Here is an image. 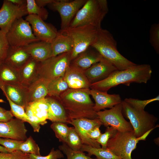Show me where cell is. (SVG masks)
Here are the masks:
<instances>
[{
    "label": "cell",
    "instance_id": "47",
    "mask_svg": "<svg viewBox=\"0 0 159 159\" xmlns=\"http://www.w3.org/2000/svg\"><path fill=\"white\" fill-rule=\"evenodd\" d=\"M14 4L17 6H22L26 4V0H9Z\"/></svg>",
    "mask_w": 159,
    "mask_h": 159
},
{
    "label": "cell",
    "instance_id": "2",
    "mask_svg": "<svg viewBox=\"0 0 159 159\" xmlns=\"http://www.w3.org/2000/svg\"><path fill=\"white\" fill-rule=\"evenodd\" d=\"M152 73L150 65L137 64L127 69L115 71L105 79L91 84L90 88L107 92L111 88L120 84L129 86L132 82L146 83L150 79Z\"/></svg>",
    "mask_w": 159,
    "mask_h": 159
},
{
    "label": "cell",
    "instance_id": "48",
    "mask_svg": "<svg viewBox=\"0 0 159 159\" xmlns=\"http://www.w3.org/2000/svg\"><path fill=\"white\" fill-rule=\"evenodd\" d=\"M0 152L3 153H9L7 149L2 146L0 145Z\"/></svg>",
    "mask_w": 159,
    "mask_h": 159
},
{
    "label": "cell",
    "instance_id": "38",
    "mask_svg": "<svg viewBox=\"0 0 159 159\" xmlns=\"http://www.w3.org/2000/svg\"><path fill=\"white\" fill-rule=\"evenodd\" d=\"M159 100V95L155 97L145 100H140L131 98H126L124 100L134 108L139 110H144L145 107L148 104L152 102Z\"/></svg>",
    "mask_w": 159,
    "mask_h": 159
},
{
    "label": "cell",
    "instance_id": "18",
    "mask_svg": "<svg viewBox=\"0 0 159 159\" xmlns=\"http://www.w3.org/2000/svg\"><path fill=\"white\" fill-rule=\"evenodd\" d=\"M24 110L31 122L35 125L40 126L47 123L49 106L45 98L29 103Z\"/></svg>",
    "mask_w": 159,
    "mask_h": 159
},
{
    "label": "cell",
    "instance_id": "30",
    "mask_svg": "<svg viewBox=\"0 0 159 159\" xmlns=\"http://www.w3.org/2000/svg\"><path fill=\"white\" fill-rule=\"evenodd\" d=\"M80 151L87 152V155L90 157L95 155L96 159H121L107 148H96L83 144Z\"/></svg>",
    "mask_w": 159,
    "mask_h": 159
},
{
    "label": "cell",
    "instance_id": "45",
    "mask_svg": "<svg viewBox=\"0 0 159 159\" xmlns=\"http://www.w3.org/2000/svg\"><path fill=\"white\" fill-rule=\"evenodd\" d=\"M13 117L10 110L0 111V122L8 121L13 118Z\"/></svg>",
    "mask_w": 159,
    "mask_h": 159
},
{
    "label": "cell",
    "instance_id": "42",
    "mask_svg": "<svg viewBox=\"0 0 159 159\" xmlns=\"http://www.w3.org/2000/svg\"><path fill=\"white\" fill-rule=\"evenodd\" d=\"M0 159H30L29 154L16 150L11 153L0 152Z\"/></svg>",
    "mask_w": 159,
    "mask_h": 159
},
{
    "label": "cell",
    "instance_id": "26",
    "mask_svg": "<svg viewBox=\"0 0 159 159\" xmlns=\"http://www.w3.org/2000/svg\"><path fill=\"white\" fill-rule=\"evenodd\" d=\"M51 44L52 52V56L71 52L73 48V43L71 38L59 31L58 32Z\"/></svg>",
    "mask_w": 159,
    "mask_h": 159
},
{
    "label": "cell",
    "instance_id": "17",
    "mask_svg": "<svg viewBox=\"0 0 159 159\" xmlns=\"http://www.w3.org/2000/svg\"><path fill=\"white\" fill-rule=\"evenodd\" d=\"M0 88L5 96L24 109L30 102L28 88L20 83L4 85Z\"/></svg>",
    "mask_w": 159,
    "mask_h": 159
},
{
    "label": "cell",
    "instance_id": "33",
    "mask_svg": "<svg viewBox=\"0 0 159 159\" xmlns=\"http://www.w3.org/2000/svg\"><path fill=\"white\" fill-rule=\"evenodd\" d=\"M66 144L70 148L74 150L80 151L83 144L74 127H70Z\"/></svg>",
    "mask_w": 159,
    "mask_h": 159
},
{
    "label": "cell",
    "instance_id": "10",
    "mask_svg": "<svg viewBox=\"0 0 159 159\" xmlns=\"http://www.w3.org/2000/svg\"><path fill=\"white\" fill-rule=\"evenodd\" d=\"M122 102L109 110H105L96 112L98 118L102 125L115 128L120 132H126L133 130L130 122L125 118L122 113Z\"/></svg>",
    "mask_w": 159,
    "mask_h": 159
},
{
    "label": "cell",
    "instance_id": "1",
    "mask_svg": "<svg viewBox=\"0 0 159 159\" xmlns=\"http://www.w3.org/2000/svg\"><path fill=\"white\" fill-rule=\"evenodd\" d=\"M90 90L69 88L56 98L62 105L70 121L82 118H98L93 110L94 104L90 97Z\"/></svg>",
    "mask_w": 159,
    "mask_h": 159
},
{
    "label": "cell",
    "instance_id": "19",
    "mask_svg": "<svg viewBox=\"0 0 159 159\" xmlns=\"http://www.w3.org/2000/svg\"><path fill=\"white\" fill-rule=\"evenodd\" d=\"M64 77L69 89H90L91 84L85 71L71 64L67 67Z\"/></svg>",
    "mask_w": 159,
    "mask_h": 159
},
{
    "label": "cell",
    "instance_id": "15",
    "mask_svg": "<svg viewBox=\"0 0 159 159\" xmlns=\"http://www.w3.org/2000/svg\"><path fill=\"white\" fill-rule=\"evenodd\" d=\"M73 125L80 137L83 144L90 145L93 147L100 148V145L96 140L90 138L88 136L89 132L98 125H102L98 118L90 119L82 118L74 119L69 122Z\"/></svg>",
    "mask_w": 159,
    "mask_h": 159
},
{
    "label": "cell",
    "instance_id": "46",
    "mask_svg": "<svg viewBox=\"0 0 159 159\" xmlns=\"http://www.w3.org/2000/svg\"><path fill=\"white\" fill-rule=\"evenodd\" d=\"M54 0H35L37 4L39 7H44L47 5H49L53 2Z\"/></svg>",
    "mask_w": 159,
    "mask_h": 159
},
{
    "label": "cell",
    "instance_id": "14",
    "mask_svg": "<svg viewBox=\"0 0 159 159\" xmlns=\"http://www.w3.org/2000/svg\"><path fill=\"white\" fill-rule=\"evenodd\" d=\"M27 132L24 122L19 119L0 122V138L24 141L27 138Z\"/></svg>",
    "mask_w": 159,
    "mask_h": 159
},
{
    "label": "cell",
    "instance_id": "3",
    "mask_svg": "<svg viewBox=\"0 0 159 159\" xmlns=\"http://www.w3.org/2000/svg\"><path fill=\"white\" fill-rule=\"evenodd\" d=\"M117 44L109 31L101 28L99 29L95 41L91 47L111 63L117 70H125L136 65L137 64L120 54L117 50Z\"/></svg>",
    "mask_w": 159,
    "mask_h": 159
},
{
    "label": "cell",
    "instance_id": "13",
    "mask_svg": "<svg viewBox=\"0 0 159 159\" xmlns=\"http://www.w3.org/2000/svg\"><path fill=\"white\" fill-rule=\"evenodd\" d=\"M25 20L31 25L34 35L40 41L51 43L57 34L58 31L54 27L37 15L28 14Z\"/></svg>",
    "mask_w": 159,
    "mask_h": 159
},
{
    "label": "cell",
    "instance_id": "28",
    "mask_svg": "<svg viewBox=\"0 0 159 159\" xmlns=\"http://www.w3.org/2000/svg\"><path fill=\"white\" fill-rule=\"evenodd\" d=\"M0 87L5 84L20 83L18 71L4 62L1 63L0 64Z\"/></svg>",
    "mask_w": 159,
    "mask_h": 159
},
{
    "label": "cell",
    "instance_id": "12",
    "mask_svg": "<svg viewBox=\"0 0 159 159\" xmlns=\"http://www.w3.org/2000/svg\"><path fill=\"white\" fill-rule=\"evenodd\" d=\"M28 15L26 4L16 5L9 0H4L0 9V29L5 33L17 19Z\"/></svg>",
    "mask_w": 159,
    "mask_h": 159
},
{
    "label": "cell",
    "instance_id": "11",
    "mask_svg": "<svg viewBox=\"0 0 159 159\" xmlns=\"http://www.w3.org/2000/svg\"><path fill=\"white\" fill-rule=\"evenodd\" d=\"M87 0H54L49 4L51 8L57 11L61 19L62 31L68 28L78 11L83 6Z\"/></svg>",
    "mask_w": 159,
    "mask_h": 159
},
{
    "label": "cell",
    "instance_id": "41",
    "mask_svg": "<svg viewBox=\"0 0 159 159\" xmlns=\"http://www.w3.org/2000/svg\"><path fill=\"white\" fill-rule=\"evenodd\" d=\"M23 141L9 138H0V144L7 149L9 153L19 150L20 146Z\"/></svg>",
    "mask_w": 159,
    "mask_h": 159
},
{
    "label": "cell",
    "instance_id": "43",
    "mask_svg": "<svg viewBox=\"0 0 159 159\" xmlns=\"http://www.w3.org/2000/svg\"><path fill=\"white\" fill-rule=\"evenodd\" d=\"M30 159H59L64 158L62 152L59 149L55 150L54 148L51 150L49 154L46 156L37 155L29 154Z\"/></svg>",
    "mask_w": 159,
    "mask_h": 159
},
{
    "label": "cell",
    "instance_id": "39",
    "mask_svg": "<svg viewBox=\"0 0 159 159\" xmlns=\"http://www.w3.org/2000/svg\"><path fill=\"white\" fill-rule=\"evenodd\" d=\"M10 47L6 34L0 29V64L4 62Z\"/></svg>",
    "mask_w": 159,
    "mask_h": 159
},
{
    "label": "cell",
    "instance_id": "20",
    "mask_svg": "<svg viewBox=\"0 0 159 159\" xmlns=\"http://www.w3.org/2000/svg\"><path fill=\"white\" fill-rule=\"evenodd\" d=\"M90 93L95 102L93 108L96 112L107 108L111 109L122 101L119 94H109L107 92L92 89H90Z\"/></svg>",
    "mask_w": 159,
    "mask_h": 159
},
{
    "label": "cell",
    "instance_id": "22",
    "mask_svg": "<svg viewBox=\"0 0 159 159\" xmlns=\"http://www.w3.org/2000/svg\"><path fill=\"white\" fill-rule=\"evenodd\" d=\"M39 62L32 57L19 70V76L20 83L28 88L39 78Z\"/></svg>",
    "mask_w": 159,
    "mask_h": 159
},
{
    "label": "cell",
    "instance_id": "23",
    "mask_svg": "<svg viewBox=\"0 0 159 159\" xmlns=\"http://www.w3.org/2000/svg\"><path fill=\"white\" fill-rule=\"evenodd\" d=\"M45 99L49 106L48 119L52 122L69 123L70 120L65 109L57 99L47 96Z\"/></svg>",
    "mask_w": 159,
    "mask_h": 159
},
{
    "label": "cell",
    "instance_id": "40",
    "mask_svg": "<svg viewBox=\"0 0 159 159\" xmlns=\"http://www.w3.org/2000/svg\"><path fill=\"white\" fill-rule=\"evenodd\" d=\"M117 131L114 128L108 126L106 127L105 132L102 133L96 140V141L102 146V148H107L109 140L113 137L117 133Z\"/></svg>",
    "mask_w": 159,
    "mask_h": 159
},
{
    "label": "cell",
    "instance_id": "7",
    "mask_svg": "<svg viewBox=\"0 0 159 159\" xmlns=\"http://www.w3.org/2000/svg\"><path fill=\"white\" fill-rule=\"evenodd\" d=\"M151 129L141 137L137 138L133 130L126 132L117 131L116 134L108 140L107 148L121 159H132V151L137 147L141 140H145Z\"/></svg>",
    "mask_w": 159,
    "mask_h": 159
},
{
    "label": "cell",
    "instance_id": "9",
    "mask_svg": "<svg viewBox=\"0 0 159 159\" xmlns=\"http://www.w3.org/2000/svg\"><path fill=\"white\" fill-rule=\"evenodd\" d=\"M6 36L11 47H23L40 41L34 35L29 24L22 18L14 21Z\"/></svg>",
    "mask_w": 159,
    "mask_h": 159
},
{
    "label": "cell",
    "instance_id": "35",
    "mask_svg": "<svg viewBox=\"0 0 159 159\" xmlns=\"http://www.w3.org/2000/svg\"><path fill=\"white\" fill-rule=\"evenodd\" d=\"M19 150L26 154L41 155L39 148L31 136L23 141L20 146Z\"/></svg>",
    "mask_w": 159,
    "mask_h": 159
},
{
    "label": "cell",
    "instance_id": "16",
    "mask_svg": "<svg viewBox=\"0 0 159 159\" xmlns=\"http://www.w3.org/2000/svg\"><path fill=\"white\" fill-rule=\"evenodd\" d=\"M117 70L108 61L103 58L85 70V74L91 84L107 78L110 74Z\"/></svg>",
    "mask_w": 159,
    "mask_h": 159
},
{
    "label": "cell",
    "instance_id": "49",
    "mask_svg": "<svg viewBox=\"0 0 159 159\" xmlns=\"http://www.w3.org/2000/svg\"><path fill=\"white\" fill-rule=\"evenodd\" d=\"M6 110L0 107V111H4Z\"/></svg>",
    "mask_w": 159,
    "mask_h": 159
},
{
    "label": "cell",
    "instance_id": "21",
    "mask_svg": "<svg viewBox=\"0 0 159 159\" xmlns=\"http://www.w3.org/2000/svg\"><path fill=\"white\" fill-rule=\"evenodd\" d=\"M22 47L31 57L39 62H43L52 56L49 43L40 41Z\"/></svg>",
    "mask_w": 159,
    "mask_h": 159
},
{
    "label": "cell",
    "instance_id": "6",
    "mask_svg": "<svg viewBox=\"0 0 159 159\" xmlns=\"http://www.w3.org/2000/svg\"><path fill=\"white\" fill-rule=\"evenodd\" d=\"M122 113L128 119L133 129L135 136L139 138L158 126L155 124L157 117L144 110H137L124 100L122 101Z\"/></svg>",
    "mask_w": 159,
    "mask_h": 159
},
{
    "label": "cell",
    "instance_id": "8",
    "mask_svg": "<svg viewBox=\"0 0 159 159\" xmlns=\"http://www.w3.org/2000/svg\"><path fill=\"white\" fill-rule=\"evenodd\" d=\"M71 55V52L64 53L39 62V78L49 80L64 77L70 64Z\"/></svg>",
    "mask_w": 159,
    "mask_h": 159
},
{
    "label": "cell",
    "instance_id": "4",
    "mask_svg": "<svg viewBox=\"0 0 159 159\" xmlns=\"http://www.w3.org/2000/svg\"><path fill=\"white\" fill-rule=\"evenodd\" d=\"M108 11L106 0H87L77 13L69 27L90 25L100 29Z\"/></svg>",
    "mask_w": 159,
    "mask_h": 159
},
{
    "label": "cell",
    "instance_id": "37",
    "mask_svg": "<svg viewBox=\"0 0 159 159\" xmlns=\"http://www.w3.org/2000/svg\"><path fill=\"white\" fill-rule=\"evenodd\" d=\"M149 42L156 52L159 53V23L152 24L150 30Z\"/></svg>",
    "mask_w": 159,
    "mask_h": 159
},
{
    "label": "cell",
    "instance_id": "29",
    "mask_svg": "<svg viewBox=\"0 0 159 159\" xmlns=\"http://www.w3.org/2000/svg\"><path fill=\"white\" fill-rule=\"evenodd\" d=\"M69 88L64 77L48 80L47 96L57 98Z\"/></svg>",
    "mask_w": 159,
    "mask_h": 159
},
{
    "label": "cell",
    "instance_id": "34",
    "mask_svg": "<svg viewBox=\"0 0 159 159\" xmlns=\"http://www.w3.org/2000/svg\"><path fill=\"white\" fill-rule=\"evenodd\" d=\"M26 10L28 14H34L41 18L43 20L47 19L48 12L44 7L39 6L35 0H26Z\"/></svg>",
    "mask_w": 159,
    "mask_h": 159
},
{
    "label": "cell",
    "instance_id": "24",
    "mask_svg": "<svg viewBox=\"0 0 159 159\" xmlns=\"http://www.w3.org/2000/svg\"><path fill=\"white\" fill-rule=\"evenodd\" d=\"M89 48L72 60L70 64L85 71L102 59L103 57L96 50L92 47L89 50Z\"/></svg>",
    "mask_w": 159,
    "mask_h": 159
},
{
    "label": "cell",
    "instance_id": "27",
    "mask_svg": "<svg viewBox=\"0 0 159 159\" xmlns=\"http://www.w3.org/2000/svg\"><path fill=\"white\" fill-rule=\"evenodd\" d=\"M47 80L39 78L28 87L30 102L44 99L47 96Z\"/></svg>",
    "mask_w": 159,
    "mask_h": 159
},
{
    "label": "cell",
    "instance_id": "25",
    "mask_svg": "<svg viewBox=\"0 0 159 159\" xmlns=\"http://www.w3.org/2000/svg\"><path fill=\"white\" fill-rule=\"evenodd\" d=\"M31 57V56L22 47H10L4 62L18 70Z\"/></svg>",
    "mask_w": 159,
    "mask_h": 159
},
{
    "label": "cell",
    "instance_id": "50",
    "mask_svg": "<svg viewBox=\"0 0 159 159\" xmlns=\"http://www.w3.org/2000/svg\"><path fill=\"white\" fill-rule=\"evenodd\" d=\"M1 83L0 82V87L1 86Z\"/></svg>",
    "mask_w": 159,
    "mask_h": 159
},
{
    "label": "cell",
    "instance_id": "32",
    "mask_svg": "<svg viewBox=\"0 0 159 159\" xmlns=\"http://www.w3.org/2000/svg\"><path fill=\"white\" fill-rule=\"evenodd\" d=\"M51 128L54 132L56 137L59 141L66 143L67 137L70 127L66 123L60 122H53L50 126Z\"/></svg>",
    "mask_w": 159,
    "mask_h": 159
},
{
    "label": "cell",
    "instance_id": "5",
    "mask_svg": "<svg viewBox=\"0 0 159 159\" xmlns=\"http://www.w3.org/2000/svg\"><path fill=\"white\" fill-rule=\"evenodd\" d=\"M99 29L91 25H86L69 27L59 31L68 35L72 40L73 48L71 52V62L94 43Z\"/></svg>",
    "mask_w": 159,
    "mask_h": 159
},
{
    "label": "cell",
    "instance_id": "36",
    "mask_svg": "<svg viewBox=\"0 0 159 159\" xmlns=\"http://www.w3.org/2000/svg\"><path fill=\"white\" fill-rule=\"evenodd\" d=\"M59 148L66 155L67 159H96L91 158L80 151H76L72 149L65 143H62L59 146Z\"/></svg>",
    "mask_w": 159,
    "mask_h": 159
},
{
    "label": "cell",
    "instance_id": "44",
    "mask_svg": "<svg viewBox=\"0 0 159 159\" xmlns=\"http://www.w3.org/2000/svg\"><path fill=\"white\" fill-rule=\"evenodd\" d=\"M101 126L97 125L89 132L88 136L90 138L96 140L102 134L100 129Z\"/></svg>",
    "mask_w": 159,
    "mask_h": 159
},
{
    "label": "cell",
    "instance_id": "31",
    "mask_svg": "<svg viewBox=\"0 0 159 159\" xmlns=\"http://www.w3.org/2000/svg\"><path fill=\"white\" fill-rule=\"evenodd\" d=\"M9 104L12 114L16 118L19 119L25 122H27L30 124L34 132H39L40 128V126L35 125L32 123L26 114L24 109L23 107L17 105L5 96Z\"/></svg>",
    "mask_w": 159,
    "mask_h": 159
}]
</instances>
